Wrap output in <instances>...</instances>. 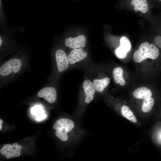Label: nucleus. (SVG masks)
<instances>
[{
    "label": "nucleus",
    "instance_id": "obj_1",
    "mask_svg": "<svg viewBox=\"0 0 161 161\" xmlns=\"http://www.w3.org/2000/svg\"><path fill=\"white\" fill-rule=\"evenodd\" d=\"M159 54V50L155 45L145 42L140 44L138 49L134 52L133 59L135 62L139 63L148 58L156 59Z\"/></svg>",
    "mask_w": 161,
    "mask_h": 161
},
{
    "label": "nucleus",
    "instance_id": "obj_2",
    "mask_svg": "<svg viewBox=\"0 0 161 161\" xmlns=\"http://www.w3.org/2000/svg\"><path fill=\"white\" fill-rule=\"evenodd\" d=\"M74 126V123L72 120L67 118H61L56 121L53 129L56 130V136L64 142L68 140L67 133L73 129Z\"/></svg>",
    "mask_w": 161,
    "mask_h": 161
},
{
    "label": "nucleus",
    "instance_id": "obj_3",
    "mask_svg": "<svg viewBox=\"0 0 161 161\" xmlns=\"http://www.w3.org/2000/svg\"><path fill=\"white\" fill-rule=\"evenodd\" d=\"M22 64L21 61L19 59L15 58L8 60L0 66V75L6 76L18 72Z\"/></svg>",
    "mask_w": 161,
    "mask_h": 161
},
{
    "label": "nucleus",
    "instance_id": "obj_4",
    "mask_svg": "<svg viewBox=\"0 0 161 161\" xmlns=\"http://www.w3.org/2000/svg\"><path fill=\"white\" fill-rule=\"evenodd\" d=\"M55 58L58 71L61 72L66 70L69 66V62L65 52L62 49L57 50L55 53Z\"/></svg>",
    "mask_w": 161,
    "mask_h": 161
},
{
    "label": "nucleus",
    "instance_id": "obj_5",
    "mask_svg": "<svg viewBox=\"0 0 161 161\" xmlns=\"http://www.w3.org/2000/svg\"><path fill=\"white\" fill-rule=\"evenodd\" d=\"M37 95L39 97L45 100L49 103H53L57 99L56 89L52 87H46L39 91Z\"/></svg>",
    "mask_w": 161,
    "mask_h": 161
},
{
    "label": "nucleus",
    "instance_id": "obj_6",
    "mask_svg": "<svg viewBox=\"0 0 161 161\" xmlns=\"http://www.w3.org/2000/svg\"><path fill=\"white\" fill-rule=\"evenodd\" d=\"M86 42L85 37L80 35L75 38H69L66 39L65 45L66 47L73 49L83 48L85 47Z\"/></svg>",
    "mask_w": 161,
    "mask_h": 161
},
{
    "label": "nucleus",
    "instance_id": "obj_7",
    "mask_svg": "<svg viewBox=\"0 0 161 161\" xmlns=\"http://www.w3.org/2000/svg\"><path fill=\"white\" fill-rule=\"evenodd\" d=\"M83 86L85 95V101L89 103L94 98V95L96 90L93 83L89 79L85 80L83 82Z\"/></svg>",
    "mask_w": 161,
    "mask_h": 161
},
{
    "label": "nucleus",
    "instance_id": "obj_8",
    "mask_svg": "<svg viewBox=\"0 0 161 161\" xmlns=\"http://www.w3.org/2000/svg\"><path fill=\"white\" fill-rule=\"evenodd\" d=\"M87 54L82 48L73 49L68 56L69 63L73 64L81 61L86 57Z\"/></svg>",
    "mask_w": 161,
    "mask_h": 161
},
{
    "label": "nucleus",
    "instance_id": "obj_9",
    "mask_svg": "<svg viewBox=\"0 0 161 161\" xmlns=\"http://www.w3.org/2000/svg\"><path fill=\"white\" fill-rule=\"evenodd\" d=\"M21 146L18 145L17 146L12 145L10 148H1L0 150L1 154L5 156L7 159H10L12 157L14 158L19 157L21 154Z\"/></svg>",
    "mask_w": 161,
    "mask_h": 161
},
{
    "label": "nucleus",
    "instance_id": "obj_10",
    "mask_svg": "<svg viewBox=\"0 0 161 161\" xmlns=\"http://www.w3.org/2000/svg\"><path fill=\"white\" fill-rule=\"evenodd\" d=\"M130 4L136 11H140L142 13H145L149 10L148 0H130Z\"/></svg>",
    "mask_w": 161,
    "mask_h": 161
},
{
    "label": "nucleus",
    "instance_id": "obj_11",
    "mask_svg": "<svg viewBox=\"0 0 161 161\" xmlns=\"http://www.w3.org/2000/svg\"><path fill=\"white\" fill-rule=\"evenodd\" d=\"M152 95L151 90L145 87L138 88L134 90L132 93L135 98L143 100L151 97Z\"/></svg>",
    "mask_w": 161,
    "mask_h": 161
},
{
    "label": "nucleus",
    "instance_id": "obj_12",
    "mask_svg": "<svg viewBox=\"0 0 161 161\" xmlns=\"http://www.w3.org/2000/svg\"><path fill=\"white\" fill-rule=\"evenodd\" d=\"M110 82L109 78L106 77L102 79H95L93 83L96 90L98 92H101L108 86Z\"/></svg>",
    "mask_w": 161,
    "mask_h": 161
},
{
    "label": "nucleus",
    "instance_id": "obj_13",
    "mask_svg": "<svg viewBox=\"0 0 161 161\" xmlns=\"http://www.w3.org/2000/svg\"><path fill=\"white\" fill-rule=\"evenodd\" d=\"M122 115L125 117L133 123H136L137 119L133 112L126 105H123L121 108Z\"/></svg>",
    "mask_w": 161,
    "mask_h": 161
},
{
    "label": "nucleus",
    "instance_id": "obj_14",
    "mask_svg": "<svg viewBox=\"0 0 161 161\" xmlns=\"http://www.w3.org/2000/svg\"><path fill=\"white\" fill-rule=\"evenodd\" d=\"M154 104V100L151 97L144 100L142 106V111L145 113L149 112L151 110Z\"/></svg>",
    "mask_w": 161,
    "mask_h": 161
},
{
    "label": "nucleus",
    "instance_id": "obj_15",
    "mask_svg": "<svg viewBox=\"0 0 161 161\" xmlns=\"http://www.w3.org/2000/svg\"><path fill=\"white\" fill-rule=\"evenodd\" d=\"M123 70L120 67L116 68L113 69V76L114 81L116 83L119 84L120 80L123 78Z\"/></svg>",
    "mask_w": 161,
    "mask_h": 161
},
{
    "label": "nucleus",
    "instance_id": "obj_16",
    "mask_svg": "<svg viewBox=\"0 0 161 161\" xmlns=\"http://www.w3.org/2000/svg\"><path fill=\"white\" fill-rule=\"evenodd\" d=\"M120 46L127 52H129L131 48V45L129 39L126 37H122L120 39Z\"/></svg>",
    "mask_w": 161,
    "mask_h": 161
},
{
    "label": "nucleus",
    "instance_id": "obj_17",
    "mask_svg": "<svg viewBox=\"0 0 161 161\" xmlns=\"http://www.w3.org/2000/svg\"><path fill=\"white\" fill-rule=\"evenodd\" d=\"M115 52L116 56L119 59L124 58L127 54V52L120 46L115 49Z\"/></svg>",
    "mask_w": 161,
    "mask_h": 161
},
{
    "label": "nucleus",
    "instance_id": "obj_18",
    "mask_svg": "<svg viewBox=\"0 0 161 161\" xmlns=\"http://www.w3.org/2000/svg\"><path fill=\"white\" fill-rule=\"evenodd\" d=\"M154 42L156 45L161 48V36H157L154 39Z\"/></svg>",
    "mask_w": 161,
    "mask_h": 161
},
{
    "label": "nucleus",
    "instance_id": "obj_19",
    "mask_svg": "<svg viewBox=\"0 0 161 161\" xmlns=\"http://www.w3.org/2000/svg\"><path fill=\"white\" fill-rule=\"evenodd\" d=\"M119 84L121 86H124L125 83V81L123 78L120 80Z\"/></svg>",
    "mask_w": 161,
    "mask_h": 161
},
{
    "label": "nucleus",
    "instance_id": "obj_20",
    "mask_svg": "<svg viewBox=\"0 0 161 161\" xmlns=\"http://www.w3.org/2000/svg\"><path fill=\"white\" fill-rule=\"evenodd\" d=\"M12 145L10 144H6L3 145V147L4 148H10L11 147Z\"/></svg>",
    "mask_w": 161,
    "mask_h": 161
},
{
    "label": "nucleus",
    "instance_id": "obj_21",
    "mask_svg": "<svg viewBox=\"0 0 161 161\" xmlns=\"http://www.w3.org/2000/svg\"><path fill=\"white\" fill-rule=\"evenodd\" d=\"M2 39L1 38V37H0V46H1V44H2Z\"/></svg>",
    "mask_w": 161,
    "mask_h": 161
},
{
    "label": "nucleus",
    "instance_id": "obj_22",
    "mask_svg": "<svg viewBox=\"0 0 161 161\" xmlns=\"http://www.w3.org/2000/svg\"><path fill=\"white\" fill-rule=\"evenodd\" d=\"M159 0V1H161V0Z\"/></svg>",
    "mask_w": 161,
    "mask_h": 161
}]
</instances>
